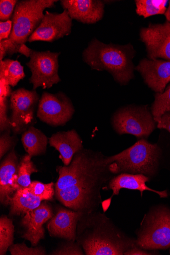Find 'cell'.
<instances>
[{
	"instance_id": "cell-35",
	"label": "cell",
	"mask_w": 170,
	"mask_h": 255,
	"mask_svg": "<svg viewBox=\"0 0 170 255\" xmlns=\"http://www.w3.org/2000/svg\"><path fill=\"white\" fill-rule=\"evenodd\" d=\"M159 128L165 129L170 132V111L165 113L158 123Z\"/></svg>"
},
{
	"instance_id": "cell-22",
	"label": "cell",
	"mask_w": 170,
	"mask_h": 255,
	"mask_svg": "<svg viewBox=\"0 0 170 255\" xmlns=\"http://www.w3.org/2000/svg\"><path fill=\"white\" fill-rule=\"evenodd\" d=\"M25 77L23 67L17 60L5 59L0 61V79L5 80L9 86L15 87Z\"/></svg>"
},
{
	"instance_id": "cell-23",
	"label": "cell",
	"mask_w": 170,
	"mask_h": 255,
	"mask_svg": "<svg viewBox=\"0 0 170 255\" xmlns=\"http://www.w3.org/2000/svg\"><path fill=\"white\" fill-rule=\"evenodd\" d=\"M10 86L5 80L0 79V128L4 131L11 128L10 119L8 118V98L12 94Z\"/></svg>"
},
{
	"instance_id": "cell-6",
	"label": "cell",
	"mask_w": 170,
	"mask_h": 255,
	"mask_svg": "<svg viewBox=\"0 0 170 255\" xmlns=\"http://www.w3.org/2000/svg\"><path fill=\"white\" fill-rule=\"evenodd\" d=\"M136 244L144 250L170 247V211L159 207L146 216L137 234Z\"/></svg>"
},
{
	"instance_id": "cell-7",
	"label": "cell",
	"mask_w": 170,
	"mask_h": 255,
	"mask_svg": "<svg viewBox=\"0 0 170 255\" xmlns=\"http://www.w3.org/2000/svg\"><path fill=\"white\" fill-rule=\"evenodd\" d=\"M60 54V53L50 51H32L30 60L26 65L32 73L29 81L33 85L34 90L38 87L50 88L61 82L58 75V57Z\"/></svg>"
},
{
	"instance_id": "cell-18",
	"label": "cell",
	"mask_w": 170,
	"mask_h": 255,
	"mask_svg": "<svg viewBox=\"0 0 170 255\" xmlns=\"http://www.w3.org/2000/svg\"><path fill=\"white\" fill-rule=\"evenodd\" d=\"M51 146L57 150L65 166H69L75 154L83 148L82 141L75 130L58 132L49 139Z\"/></svg>"
},
{
	"instance_id": "cell-17",
	"label": "cell",
	"mask_w": 170,
	"mask_h": 255,
	"mask_svg": "<svg viewBox=\"0 0 170 255\" xmlns=\"http://www.w3.org/2000/svg\"><path fill=\"white\" fill-rule=\"evenodd\" d=\"M18 161L12 149L2 161L0 167V201L8 205L9 199L20 188L17 183Z\"/></svg>"
},
{
	"instance_id": "cell-21",
	"label": "cell",
	"mask_w": 170,
	"mask_h": 255,
	"mask_svg": "<svg viewBox=\"0 0 170 255\" xmlns=\"http://www.w3.org/2000/svg\"><path fill=\"white\" fill-rule=\"evenodd\" d=\"M21 142L27 153L33 157L45 153L48 139L40 130L32 127L23 133Z\"/></svg>"
},
{
	"instance_id": "cell-2",
	"label": "cell",
	"mask_w": 170,
	"mask_h": 255,
	"mask_svg": "<svg viewBox=\"0 0 170 255\" xmlns=\"http://www.w3.org/2000/svg\"><path fill=\"white\" fill-rule=\"evenodd\" d=\"M77 242L87 255H124L136 246L106 215L95 212L84 214L77 229Z\"/></svg>"
},
{
	"instance_id": "cell-11",
	"label": "cell",
	"mask_w": 170,
	"mask_h": 255,
	"mask_svg": "<svg viewBox=\"0 0 170 255\" xmlns=\"http://www.w3.org/2000/svg\"><path fill=\"white\" fill-rule=\"evenodd\" d=\"M72 19L67 10L61 13L45 11L40 24L31 35L29 42L42 41L53 42L71 32Z\"/></svg>"
},
{
	"instance_id": "cell-30",
	"label": "cell",
	"mask_w": 170,
	"mask_h": 255,
	"mask_svg": "<svg viewBox=\"0 0 170 255\" xmlns=\"http://www.w3.org/2000/svg\"><path fill=\"white\" fill-rule=\"evenodd\" d=\"M11 255H44L46 254L45 249L42 247L28 248L22 243L12 245L9 249Z\"/></svg>"
},
{
	"instance_id": "cell-9",
	"label": "cell",
	"mask_w": 170,
	"mask_h": 255,
	"mask_svg": "<svg viewBox=\"0 0 170 255\" xmlns=\"http://www.w3.org/2000/svg\"><path fill=\"white\" fill-rule=\"evenodd\" d=\"M74 112L70 100L63 93L54 95L45 92L39 100L37 115L48 125L59 126L66 124Z\"/></svg>"
},
{
	"instance_id": "cell-3",
	"label": "cell",
	"mask_w": 170,
	"mask_h": 255,
	"mask_svg": "<svg viewBox=\"0 0 170 255\" xmlns=\"http://www.w3.org/2000/svg\"><path fill=\"white\" fill-rule=\"evenodd\" d=\"M134 56L131 44H107L97 39L90 42L83 53V60L92 69L108 72L121 85L127 84L134 77Z\"/></svg>"
},
{
	"instance_id": "cell-29",
	"label": "cell",
	"mask_w": 170,
	"mask_h": 255,
	"mask_svg": "<svg viewBox=\"0 0 170 255\" xmlns=\"http://www.w3.org/2000/svg\"><path fill=\"white\" fill-rule=\"evenodd\" d=\"M54 183L44 184L37 181H32L28 187L29 191L42 200L51 201L55 193Z\"/></svg>"
},
{
	"instance_id": "cell-19",
	"label": "cell",
	"mask_w": 170,
	"mask_h": 255,
	"mask_svg": "<svg viewBox=\"0 0 170 255\" xmlns=\"http://www.w3.org/2000/svg\"><path fill=\"white\" fill-rule=\"evenodd\" d=\"M149 180V178L147 176L142 174H121L110 181L109 189L113 192L112 196L118 195L121 189H126L138 190L141 192L142 196L144 191H149L157 193L161 198L167 197L166 191L159 192L149 188L146 184Z\"/></svg>"
},
{
	"instance_id": "cell-13",
	"label": "cell",
	"mask_w": 170,
	"mask_h": 255,
	"mask_svg": "<svg viewBox=\"0 0 170 255\" xmlns=\"http://www.w3.org/2000/svg\"><path fill=\"white\" fill-rule=\"evenodd\" d=\"M54 216L52 207L45 202L36 209L28 211L20 222L23 229L21 238L29 241L32 247H36L44 238V224Z\"/></svg>"
},
{
	"instance_id": "cell-38",
	"label": "cell",
	"mask_w": 170,
	"mask_h": 255,
	"mask_svg": "<svg viewBox=\"0 0 170 255\" xmlns=\"http://www.w3.org/2000/svg\"></svg>"
},
{
	"instance_id": "cell-25",
	"label": "cell",
	"mask_w": 170,
	"mask_h": 255,
	"mask_svg": "<svg viewBox=\"0 0 170 255\" xmlns=\"http://www.w3.org/2000/svg\"><path fill=\"white\" fill-rule=\"evenodd\" d=\"M14 226L12 221L5 216L0 218V255H5L13 245Z\"/></svg>"
},
{
	"instance_id": "cell-26",
	"label": "cell",
	"mask_w": 170,
	"mask_h": 255,
	"mask_svg": "<svg viewBox=\"0 0 170 255\" xmlns=\"http://www.w3.org/2000/svg\"><path fill=\"white\" fill-rule=\"evenodd\" d=\"M31 158L32 156L27 154L22 157L19 164L17 183L20 188H28L32 182L31 175L38 171Z\"/></svg>"
},
{
	"instance_id": "cell-34",
	"label": "cell",
	"mask_w": 170,
	"mask_h": 255,
	"mask_svg": "<svg viewBox=\"0 0 170 255\" xmlns=\"http://www.w3.org/2000/svg\"><path fill=\"white\" fill-rule=\"evenodd\" d=\"M12 30V21L0 22V41L9 39Z\"/></svg>"
},
{
	"instance_id": "cell-37",
	"label": "cell",
	"mask_w": 170,
	"mask_h": 255,
	"mask_svg": "<svg viewBox=\"0 0 170 255\" xmlns=\"http://www.w3.org/2000/svg\"><path fill=\"white\" fill-rule=\"evenodd\" d=\"M165 16L168 21L170 22V1L169 2V5L165 13Z\"/></svg>"
},
{
	"instance_id": "cell-10",
	"label": "cell",
	"mask_w": 170,
	"mask_h": 255,
	"mask_svg": "<svg viewBox=\"0 0 170 255\" xmlns=\"http://www.w3.org/2000/svg\"><path fill=\"white\" fill-rule=\"evenodd\" d=\"M39 96L35 90L24 88L13 91L10 99V108L12 111L10 119L11 128L16 134L25 130L34 118Z\"/></svg>"
},
{
	"instance_id": "cell-27",
	"label": "cell",
	"mask_w": 170,
	"mask_h": 255,
	"mask_svg": "<svg viewBox=\"0 0 170 255\" xmlns=\"http://www.w3.org/2000/svg\"><path fill=\"white\" fill-rule=\"evenodd\" d=\"M154 119L158 123L162 116L170 111V84L163 93H157L152 108Z\"/></svg>"
},
{
	"instance_id": "cell-24",
	"label": "cell",
	"mask_w": 170,
	"mask_h": 255,
	"mask_svg": "<svg viewBox=\"0 0 170 255\" xmlns=\"http://www.w3.org/2000/svg\"><path fill=\"white\" fill-rule=\"evenodd\" d=\"M166 0H137L136 12L144 18L157 15L165 14L167 3Z\"/></svg>"
},
{
	"instance_id": "cell-16",
	"label": "cell",
	"mask_w": 170,
	"mask_h": 255,
	"mask_svg": "<svg viewBox=\"0 0 170 255\" xmlns=\"http://www.w3.org/2000/svg\"><path fill=\"white\" fill-rule=\"evenodd\" d=\"M61 5L70 17L84 24H92L104 14V3L99 0H62Z\"/></svg>"
},
{
	"instance_id": "cell-4",
	"label": "cell",
	"mask_w": 170,
	"mask_h": 255,
	"mask_svg": "<svg viewBox=\"0 0 170 255\" xmlns=\"http://www.w3.org/2000/svg\"><path fill=\"white\" fill-rule=\"evenodd\" d=\"M160 149L141 140L130 148L115 155L107 157L109 170L112 173L130 172L144 175H153L157 168Z\"/></svg>"
},
{
	"instance_id": "cell-36",
	"label": "cell",
	"mask_w": 170,
	"mask_h": 255,
	"mask_svg": "<svg viewBox=\"0 0 170 255\" xmlns=\"http://www.w3.org/2000/svg\"><path fill=\"white\" fill-rule=\"evenodd\" d=\"M144 250V249H143ZM143 249L140 248V247H137V246H135L131 249H129L127 251L124 255H152L151 253L147 252L143 250Z\"/></svg>"
},
{
	"instance_id": "cell-32",
	"label": "cell",
	"mask_w": 170,
	"mask_h": 255,
	"mask_svg": "<svg viewBox=\"0 0 170 255\" xmlns=\"http://www.w3.org/2000/svg\"><path fill=\"white\" fill-rule=\"evenodd\" d=\"M15 0L0 1V19L1 21L9 20L17 3Z\"/></svg>"
},
{
	"instance_id": "cell-5",
	"label": "cell",
	"mask_w": 170,
	"mask_h": 255,
	"mask_svg": "<svg viewBox=\"0 0 170 255\" xmlns=\"http://www.w3.org/2000/svg\"><path fill=\"white\" fill-rule=\"evenodd\" d=\"M56 0H23L18 1L12 18V30L9 39L25 44L38 28L46 8L55 7Z\"/></svg>"
},
{
	"instance_id": "cell-8",
	"label": "cell",
	"mask_w": 170,
	"mask_h": 255,
	"mask_svg": "<svg viewBox=\"0 0 170 255\" xmlns=\"http://www.w3.org/2000/svg\"><path fill=\"white\" fill-rule=\"evenodd\" d=\"M155 123L146 108H127L114 116L113 124L120 134L129 133L137 137L148 136L155 129Z\"/></svg>"
},
{
	"instance_id": "cell-33",
	"label": "cell",
	"mask_w": 170,
	"mask_h": 255,
	"mask_svg": "<svg viewBox=\"0 0 170 255\" xmlns=\"http://www.w3.org/2000/svg\"><path fill=\"white\" fill-rule=\"evenodd\" d=\"M13 144V137L10 136L9 131L6 132L0 138V156L1 158L11 148Z\"/></svg>"
},
{
	"instance_id": "cell-14",
	"label": "cell",
	"mask_w": 170,
	"mask_h": 255,
	"mask_svg": "<svg viewBox=\"0 0 170 255\" xmlns=\"http://www.w3.org/2000/svg\"><path fill=\"white\" fill-rule=\"evenodd\" d=\"M150 88L157 93H163L170 82V61L144 59L136 67Z\"/></svg>"
},
{
	"instance_id": "cell-20",
	"label": "cell",
	"mask_w": 170,
	"mask_h": 255,
	"mask_svg": "<svg viewBox=\"0 0 170 255\" xmlns=\"http://www.w3.org/2000/svg\"><path fill=\"white\" fill-rule=\"evenodd\" d=\"M42 201V199L33 195L28 188H20L9 199V215L24 216L28 211L38 207Z\"/></svg>"
},
{
	"instance_id": "cell-12",
	"label": "cell",
	"mask_w": 170,
	"mask_h": 255,
	"mask_svg": "<svg viewBox=\"0 0 170 255\" xmlns=\"http://www.w3.org/2000/svg\"><path fill=\"white\" fill-rule=\"evenodd\" d=\"M140 38L144 42L150 59L163 58L170 61V22L150 24L140 31Z\"/></svg>"
},
{
	"instance_id": "cell-31",
	"label": "cell",
	"mask_w": 170,
	"mask_h": 255,
	"mask_svg": "<svg viewBox=\"0 0 170 255\" xmlns=\"http://www.w3.org/2000/svg\"><path fill=\"white\" fill-rule=\"evenodd\" d=\"M50 255H83L84 253L83 249L77 242L74 241H67L58 247Z\"/></svg>"
},
{
	"instance_id": "cell-1",
	"label": "cell",
	"mask_w": 170,
	"mask_h": 255,
	"mask_svg": "<svg viewBox=\"0 0 170 255\" xmlns=\"http://www.w3.org/2000/svg\"><path fill=\"white\" fill-rule=\"evenodd\" d=\"M57 170L55 195L63 205L84 214L98 209L102 202L101 190L111 173L106 158L82 149L69 166L58 167Z\"/></svg>"
},
{
	"instance_id": "cell-15",
	"label": "cell",
	"mask_w": 170,
	"mask_h": 255,
	"mask_svg": "<svg viewBox=\"0 0 170 255\" xmlns=\"http://www.w3.org/2000/svg\"><path fill=\"white\" fill-rule=\"evenodd\" d=\"M84 215L80 212L59 207L56 214L47 226L50 236L67 241L76 242L78 224Z\"/></svg>"
},
{
	"instance_id": "cell-28",
	"label": "cell",
	"mask_w": 170,
	"mask_h": 255,
	"mask_svg": "<svg viewBox=\"0 0 170 255\" xmlns=\"http://www.w3.org/2000/svg\"><path fill=\"white\" fill-rule=\"evenodd\" d=\"M32 51L25 44L17 43L9 38L0 41V61L7 55L12 56L18 53L30 57Z\"/></svg>"
}]
</instances>
